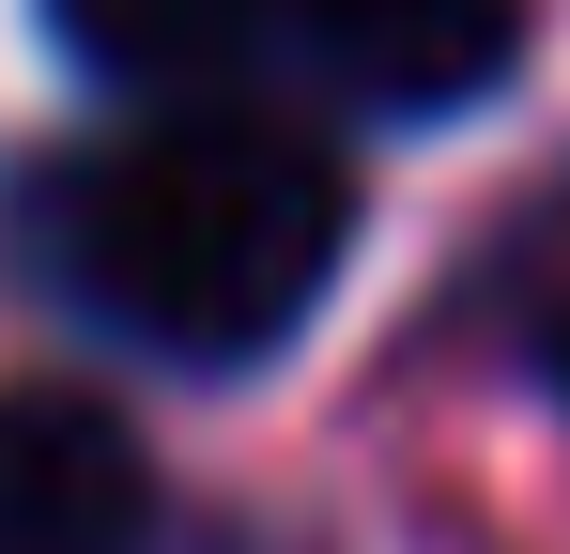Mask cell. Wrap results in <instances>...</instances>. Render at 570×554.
Returning <instances> with one entry per match:
<instances>
[{
	"instance_id": "1",
	"label": "cell",
	"mask_w": 570,
	"mask_h": 554,
	"mask_svg": "<svg viewBox=\"0 0 570 554\" xmlns=\"http://www.w3.org/2000/svg\"><path fill=\"white\" fill-rule=\"evenodd\" d=\"M355 247V185L308 123L170 92L124 139H78L31 185V277L155 369H263L308 339Z\"/></svg>"
},
{
	"instance_id": "2",
	"label": "cell",
	"mask_w": 570,
	"mask_h": 554,
	"mask_svg": "<svg viewBox=\"0 0 570 554\" xmlns=\"http://www.w3.org/2000/svg\"><path fill=\"white\" fill-rule=\"evenodd\" d=\"M278 47L371 123H463L524 62V0H293Z\"/></svg>"
},
{
	"instance_id": "3",
	"label": "cell",
	"mask_w": 570,
	"mask_h": 554,
	"mask_svg": "<svg viewBox=\"0 0 570 554\" xmlns=\"http://www.w3.org/2000/svg\"><path fill=\"white\" fill-rule=\"evenodd\" d=\"M0 554H155V462L94 385H0Z\"/></svg>"
},
{
	"instance_id": "4",
	"label": "cell",
	"mask_w": 570,
	"mask_h": 554,
	"mask_svg": "<svg viewBox=\"0 0 570 554\" xmlns=\"http://www.w3.org/2000/svg\"><path fill=\"white\" fill-rule=\"evenodd\" d=\"M278 16L293 0H47V47L94 62L108 92H139V108H170V92H216L232 62H263Z\"/></svg>"
},
{
	"instance_id": "5",
	"label": "cell",
	"mask_w": 570,
	"mask_h": 554,
	"mask_svg": "<svg viewBox=\"0 0 570 554\" xmlns=\"http://www.w3.org/2000/svg\"><path fill=\"white\" fill-rule=\"evenodd\" d=\"M478 308H493L509 369H524V385L570 416V170L540 185V200H524L493 247H478Z\"/></svg>"
}]
</instances>
